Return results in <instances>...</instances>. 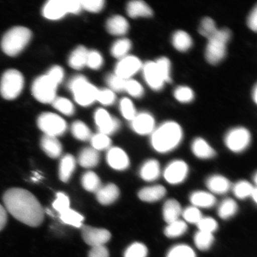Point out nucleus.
<instances>
[{"label":"nucleus","mask_w":257,"mask_h":257,"mask_svg":"<svg viewBox=\"0 0 257 257\" xmlns=\"http://www.w3.org/2000/svg\"><path fill=\"white\" fill-rule=\"evenodd\" d=\"M6 210L16 219L31 227H38L44 220L43 209L37 198L26 189H8L3 197Z\"/></svg>","instance_id":"nucleus-1"},{"label":"nucleus","mask_w":257,"mask_h":257,"mask_svg":"<svg viewBox=\"0 0 257 257\" xmlns=\"http://www.w3.org/2000/svg\"><path fill=\"white\" fill-rule=\"evenodd\" d=\"M183 139V131L175 121H168L160 125L151 134L150 144L154 150L161 154L172 152Z\"/></svg>","instance_id":"nucleus-2"},{"label":"nucleus","mask_w":257,"mask_h":257,"mask_svg":"<svg viewBox=\"0 0 257 257\" xmlns=\"http://www.w3.org/2000/svg\"><path fill=\"white\" fill-rule=\"evenodd\" d=\"M32 38V32L24 27L10 29L3 35L1 48L3 53L10 57H16L28 46Z\"/></svg>","instance_id":"nucleus-3"},{"label":"nucleus","mask_w":257,"mask_h":257,"mask_svg":"<svg viewBox=\"0 0 257 257\" xmlns=\"http://www.w3.org/2000/svg\"><path fill=\"white\" fill-rule=\"evenodd\" d=\"M231 32L227 29L218 30L216 33L209 38L205 50V57L207 62L216 64L224 59L226 53V46L229 41Z\"/></svg>","instance_id":"nucleus-4"},{"label":"nucleus","mask_w":257,"mask_h":257,"mask_svg":"<svg viewBox=\"0 0 257 257\" xmlns=\"http://www.w3.org/2000/svg\"><path fill=\"white\" fill-rule=\"evenodd\" d=\"M23 75L16 69H9L3 73L0 80V94L7 100L18 98L24 87Z\"/></svg>","instance_id":"nucleus-5"},{"label":"nucleus","mask_w":257,"mask_h":257,"mask_svg":"<svg viewBox=\"0 0 257 257\" xmlns=\"http://www.w3.org/2000/svg\"><path fill=\"white\" fill-rule=\"evenodd\" d=\"M81 9L79 0H50L44 5L43 15L49 20L55 21L67 14H78Z\"/></svg>","instance_id":"nucleus-6"},{"label":"nucleus","mask_w":257,"mask_h":257,"mask_svg":"<svg viewBox=\"0 0 257 257\" xmlns=\"http://www.w3.org/2000/svg\"><path fill=\"white\" fill-rule=\"evenodd\" d=\"M69 86L75 100L79 105L86 107L96 101L98 89L90 83L85 77H75L70 81Z\"/></svg>","instance_id":"nucleus-7"},{"label":"nucleus","mask_w":257,"mask_h":257,"mask_svg":"<svg viewBox=\"0 0 257 257\" xmlns=\"http://www.w3.org/2000/svg\"><path fill=\"white\" fill-rule=\"evenodd\" d=\"M57 86L46 75L41 76L32 84V94L42 103H52L56 98Z\"/></svg>","instance_id":"nucleus-8"},{"label":"nucleus","mask_w":257,"mask_h":257,"mask_svg":"<svg viewBox=\"0 0 257 257\" xmlns=\"http://www.w3.org/2000/svg\"><path fill=\"white\" fill-rule=\"evenodd\" d=\"M38 126L46 136L57 137L62 136L67 130L65 120L53 112H44L38 118Z\"/></svg>","instance_id":"nucleus-9"},{"label":"nucleus","mask_w":257,"mask_h":257,"mask_svg":"<svg viewBox=\"0 0 257 257\" xmlns=\"http://www.w3.org/2000/svg\"><path fill=\"white\" fill-rule=\"evenodd\" d=\"M251 136L248 130L243 127L232 128L224 137V144L230 152L240 153L244 152L249 146Z\"/></svg>","instance_id":"nucleus-10"},{"label":"nucleus","mask_w":257,"mask_h":257,"mask_svg":"<svg viewBox=\"0 0 257 257\" xmlns=\"http://www.w3.org/2000/svg\"><path fill=\"white\" fill-rule=\"evenodd\" d=\"M188 173L187 163L182 160H175L168 164L163 170V175L168 184L178 185L185 181Z\"/></svg>","instance_id":"nucleus-11"},{"label":"nucleus","mask_w":257,"mask_h":257,"mask_svg":"<svg viewBox=\"0 0 257 257\" xmlns=\"http://www.w3.org/2000/svg\"><path fill=\"white\" fill-rule=\"evenodd\" d=\"M82 236L85 242L92 247L104 246L111 239L108 230L89 226L82 227Z\"/></svg>","instance_id":"nucleus-12"},{"label":"nucleus","mask_w":257,"mask_h":257,"mask_svg":"<svg viewBox=\"0 0 257 257\" xmlns=\"http://www.w3.org/2000/svg\"><path fill=\"white\" fill-rule=\"evenodd\" d=\"M143 64L136 56H127L120 59L115 68V75L124 79H130L142 68Z\"/></svg>","instance_id":"nucleus-13"},{"label":"nucleus","mask_w":257,"mask_h":257,"mask_svg":"<svg viewBox=\"0 0 257 257\" xmlns=\"http://www.w3.org/2000/svg\"><path fill=\"white\" fill-rule=\"evenodd\" d=\"M95 121L99 133L109 136L114 134L120 127V122L112 117L104 109L99 108L95 113Z\"/></svg>","instance_id":"nucleus-14"},{"label":"nucleus","mask_w":257,"mask_h":257,"mask_svg":"<svg viewBox=\"0 0 257 257\" xmlns=\"http://www.w3.org/2000/svg\"><path fill=\"white\" fill-rule=\"evenodd\" d=\"M155 120L152 115L143 112L137 114L131 121V127L135 133L141 136L151 135L155 130Z\"/></svg>","instance_id":"nucleus-15"},{"label":"nucleus","mask_w":257,"mask_h":257,"mask_svg":"<svg viewBox=\"0 0 257 257\" xmlns=\"http://www.w3.org/2000/svg\"><path fill=\"white\" fill-rule=\"evenodd\" d=\"M143 69L144 79L150 87L156 91L162 89L165 82L155 62H147L143 66Z\"/></svg>","instance_id":"nucleus-16"},{"label":"nucleus","mask_w":257,"mask_h":257,"mask_svg":"<svg viewBox=\"0 0 257 257\" xmlns=\"http://www.w3.org/2000/svg\"><path fill=\"white\" fill-rule=\"evenodd\" d=\"M107 160L111 168L117 170H124L130 166V161L127 154L120 148L113 147L108 150Z\"/></svg>","instance_id":"nucleus-17"},{"label":"nucleus","mask_w":257,"mask_h":257,"mask_svg":"<svg viewBox=\"0 0 257 257\" xmlns=\"http://www.w3.org/2000/svg\"><path fill=\"white\" fill-rule=\"evenodd\" d=\"M206 186L210 192L214 195L226 194L232 188L229 180L220 175H213L208 177L206 181Z\"/></svg>","instance_id":"nucleus-18"},{"label":"nucleus","mask_w":257,"mask_h":257,"mask_svg":"<svg viewBox=\"0 0 257 257\" xmlns=\"http://www.w3.org/2000/svg\"><path fill=\"white\" fill-rule=\"evenodd\" d=\"M191 151L195 157L202 160L213 159L216 155V151L202 138H197L193 141Z\"/></svg>","instance_id":"nucleus-19"},{"label":"nucleus","mask_w":257,"mask_h":257,"mask_svg":"<svg viewBox=\"0 0 257 257\" xmlns=\"http://www.w3.org/2000/svg\"><path fill=\"white\" fill-rule=\"evenodd\" d=\"M162 173L161 167L158 161L149 159L145 162L140 170V176L144 181L154 182L159 178Z\"/></svg>","instance_id":"nucleus-20"},{"label":"nucleus","mask_w":257,"mask_h":257,"mask_svg":"<svg viewBox=\"0 0 257 257\" xmlns=\"http://www.w3.org/2000/svg\"><path fill=\"white\" fill-rule=\"evenodd\" d=\"M95 193L96 199L99 203L105 205L113 203L120 195L119 189L113 184L101 186Z\"/></svg>","instance_id":"nucleus-21"},{"label":"nucleus","mask_w":257,"mask_h":257,"mask_svg":"<svg viewBox=\"0 0 257 257\" xmlns=\"http://www.w3.org/2000/svg\"><path fill=\"white\" fill-rule=\"evenodd\" d=\"M166 192V189L163 185H152L141 189L138 193V197L144 202H154L162 200L165 197Z\"/></svg>","instance_id":"nucleus-22"},{"label":"nucleus","mask_w":257,"mask_h":257,"mask_svg":"<svg viewBox=\"0 0 257 257\" xmlns=\"http://www.w3.org/2000/svg\"><path fill=\"white\" fill-rule=\"evenodd\" d=\"M189 200L193 206L200 208H210L216 204V198L210 192L198 191L192 192Z\"/></svg>","instance_id":"nucleus-23"},{"label":"nucleus","mask_w":257,"mask_h":257,"mask_svg":"<svg viewBox=\"0 0 257 257\" xmlns=\"http://www.w3.org/2000/svg\"><path fill=\"white\" fill-rule=\"evenodd\" d=\"M182 213V208L179 202L175 199H169L163 207L164 220L168 224L180 219Z\"/></svg>","instance_id":"nucleus-24"},{"label":"nucleus","mask_w":257,"mask_h":257,"mask_svg":"<svg viewBox=\"0 0 257 257\" xmlns=\"http://www.w3.org/2000/svg\"><path fill=\"white\" fill-rule=\"evenodd\" d=\"M42 149L48 156L52 159H57L62 153V146L57 137L45 136L41 141Z\"/></svg>","instance_id":"nucleus-25"},{"label":"nucleus","mask_w":257,"mask_h":257,"mask_svg":"<svg viewBox=\"0 0 257 257\" xmlns=\"http://www.w3.org/2000/svg\"><path fill=\"white\" fill-rule=\"evenodd\" d=\"M106 28L109 33L121 36L127 33L130 25L123 16L117 15L108 19Z\"/></svg>","instance_id":"nucleus-26"},{"label":"nucleus","mask_w":257,"mask_h":257,"mask_svg":"<svg viewBox=\"0 0 257 257\" xmlns=\"http://www.w3.org/2000/svg\"><path fill=\"white\" fill-rule=\"evenodd\" d=\"M126 11L127 15L132 18H149L153 14L152 8L146 3L139 0L128 3Z\"/></svg>","instance_id":"nucleus-27"},{"label":"nucleus","mask_w":257,"mask_h":257,"mask_svg":"<svg viewBox=\"0 0 257 257\" xmlns=\"http://www.w3.org/2000/svg\"><path fill=\"white\" fill-rule=\"evenodd\" d=\"M79 165L84 168H92L98 165L99 154L93 148H85L79 153Z\"/></svg>","instance_id":"nucleus-28"},{"label":"nucleus","mask_w":257,"mask_h":257,"mask_svg":"<svg viewBox=\"0 0 257 257\" xmlns=\"http://www.w3.org/2000/svg\"><path fill=\"white\" fill-rule=\"evenodd\" d=\"M76 160L70 154H67L61 160L59 166V177L61 181L67 182L75 171Z\"/></svg>","instance_id":"nucleus-29"},{"label":"nucleus","mask_w":257,"mask_h":257,"mask_svg":"<svg viewBox=\"0 0 257 257\" xmlns=\"http://www.w3.org/2000/svg\"><path fill=\"white\" fill-rule=\"evenodd\" d=\"M88 53V51L85 47L80 46L77 47L69 58L70 67L75 70L83 68L86 64Z\"/></svg>","instance_id":"nucleus-30"},{"label":"nucleus","mask_w":257,"mask_h":257,"mask_svg":"<svg viewBox=\"0 0 257 257\" xmlns=\"http://www.w3.org/2000/svg\"><path fill=\"white\" fill-rule=\"evenodd\" d=\"M237 210L238 206L236 202L232 198H227L220 204L217 209V214L221 219L227 220L233 217Z\"/></svg>","instance_id":"nucleus-31"},{"label":"nucleus","mask_w":257,"mask_h":257,"mask_svg":"<svg viewBox=\"0 0 257 257\" xmlns=\"http://www.w3.org/2000/svg\"><path fill=\"white\" fill-rule=\"evenodd\" d=\"M173 46L177 50L185 52L192 46V38L188 33L183 31H176L172 37Z\"/></svg>","instance_id":"nucleus-32"},{"label":"nucleus","mask_w":257,"mask_h":257,"mask_svg":"<svg viewBox=\"0 0 257 257\" xmlns=\"http://www.w3.org/2000/svg\"><path fill=\"white\" fill-rule=\"evenodd\" d=\"M187 230V223L184 220L179 219L168 224L165 229V234L169 238H176L182 236Z\"/></svg>","instance_id":"nucleus-33"},{"label":"nucleus","mask_w":257,"mask_h":257,"mask_svg":"<svg viewBox=\"0 0 257 257\" xmlns=\"http://www.w3.org/2000/svg\"><path fill=\"white\" fill-rule=\"evenodd\" d=\"M81 183L85 190L91 192H96L102 186L98 175L91 171H88L83 174Z\"/></svg>","instance_id":"nucleus-34"},{"label":"nucleus","mask_w":257,"mask_h":257,"mask_svg":"<svg viewBox=\"0 0 257 257\" xmlns=\"http://www.w3.org/2000/svg\"><path fill=\"white\" fill-rule=\"evenodd\" d=\"M255 186H252L250 183L246 181H240L237 182L232 188L233 194L239 200L251 197L252 193Z\"/></svg>","instance_id":"nucleus-35"},{"label":"nucleus","mask_w":257,"mask_h":257,"mask_svg":"<svg viewBox=\"0 0 257 257\" xmlns=\"http://www.w3.org/2000/svg\"><path fill=\"white\" fill-rule=\"evenodd\" d=\"M132 43L130 40L122 38L115 42L111 47V53L112 56L117 59H123L127 56V54L130 51Z\"/></svg>","instance_id":"nucleus-36"},{"label":"nucleus","mask_w":257,"mask_h":257,"mask_svg":"<svg viewBox=\"0 0 257 257\" xmlns=\"http://www.w3.org/2000/svg\"><path fill=\"white\" fill-rule=\"evenodd\" d=\"M60 217L63 222L75 227H82V222L84 220L81 214L70 208L60 214Z\"/></svg>","instance_id":"nucleus-37"},{"label":"nucleus","mask_w":257,"mask_h":257,"mask_svg":"<svg viewBox=\"0 0 257 257\" xmlns=\"http://www.w3.org/2000/svg\"><path fill=\"white\" fill-rule=\"evenodd\" d=\"M214 238L213 233L202 232L198 230L194 236V242L196 246L201 250H207L214 242Z\"/></svg>","instance_id":"nucleus-38"},{"label":"nucleus","mask_w":257,"mask_h":257,"mask_svg":"<svg viewBox=\"0 0 257 257\" xmlns=\"http://www.w3.org/2000/svg\"><path fill=\"white\" fill-rule=\"evenodd\" d=\"M72 133L76 139L86 141L91 140V132L89 127L81 121H76L72 124Z\"/></svg>","instance_id":"nucleus-39"},{"label":"nucleus","mask_w":257,"mask_h":257,"mask_svg":"<svg viewBox=\"0 0 257 257\" xmlns=\"http://www.w3.org/2000/svg\"><path fill=\"white\" fill-rule=\"evenodd\" d=\"M181 216L184 218V221L186 223L195 224H197L198 221L201 219V218L203 217L200 209L193 206V205L182 210Z\"/></svg>","instance_id":"nucleus-40"},{"label":"nucleus","mask_w":257,"mask_h":257,"mask_svg":"<svg viewBox=\"0 0 257 257\" xmlns=\"http://www.w3.org/2000/svg\"><path fill=\"white\" fill-rule=\"evenodd\" d=\"M53 107L62 113L71 115L75 111V108L69 99L64 97L56 98L52 102Z\"/></svg>","instance_id":"nucleus-41"},{"label":"nucleus","mask_w":257,"mask_h":257,"mask_svg":"<svg viewBox=\"0 0 257 257\" xmlns=\"http://www.w3.org/2000/svg\"><path fill=\"white\" fill-rule=\"evenodd\" d=\"M167 257H196V255L190 246L181 244L170 249Z\"/></svg>","instance_id":"nucleus-42"},{"label":"nucleus","mask_w":257,"mask_h":257,"mask_svg":"<svg viewBox=\"0 0 257 257\" xmlns=\"http://www.w3.org/2000/svg\"><path fill=\"white\" fill-rule=\"evenodd\" d=\"M218 31L214 21L210 18H205L201 21L199 32L202 36L208 38H211Z\"/></svg>","instance_id":"nucleus-43"},{"label":"nucleus","mask_w":257,"mask_h":257,"mask_svg":"<svg viewBox=\"0 0 257 257\" xmlns=\"http://www.w3.org/2000/svg\"><path fill=\"white\" fill-rule=\"evenodd\" d=\"M93 149L96 151L104 150L111 146V140L107 135L101 133L95 135L91 138Z\"/></svg>","instance_id":"nucleus-44"},{"label":"nucleus","mask_w":257,"mask_h":257,"mask_svg":"<svg viewBox=\"0 0 257 257\" xmlns=\"http://www.w3.org/2000/svg\"><path fill=\"white\" fill-rule=\"evenodd\" d=\"M148 249L143 243L135 242L125 250L124 257H147Z\"/></svg>","instance_id":"nucleus-45"},{"label":"nucleus","mask_w":257,"mask_h":257,"mask_svg":"<svg viewBox=\"0 0 257 257\" xmlns=\"http://www.w3.org/2000/svg\"><path fill=\"white\" fill-rule=\"evenodd\" d=\"M120 109L122 115L126 120L132 121L137 115L136 109L133 102L127 98L121 99L120 102Z\"/></svg>","instance_id":"nucleus-46"},{"label":"nucleus","mask_w":257,"mask_h":257,"mask_svg":"<svg viewBox=\"0 0 257 257\" xmlns=\"http://www.w3.org/2000/svg\"><path fill=\"white\" fill-rule=\"evenodd\" d=\"M175 98L182 103H188L191 102L194 98V93L188 86H179L174 92Z\"/></svg>","instance_id":"nucleus-47"},{"label":"nucleus","mask_w":257,"mask_h":257,"mask_svg":"<svg viewBox=\"0 0 257 257\" xmlns=\"http://www.w3.org/2000/svg\"><path fill=\"white\" fill-rule=\"evenodd\" d=\"M199 230L210 233H213L218 229L217 221L211 217H202L196 224Z\"/></svg>","instance_id":"nucleus-48"},{"label":"nucleus","mask_w":257,"mask_h":257,"mask_svg":"<svg viewBox=\"0 0 257 257\" xmlns=\"http://www.w3.org/2000/svg\"><path fill=\"white\" fill-rule=\"evenodd\" d=\"M155 63L165 82H170V70H171V64H170V60L166 57H160L156 60Z\"/></svg>","instance_id":"nucleus-49"},{"label":"nucleus","mask_w":257,"mask_h":257,"mask_svg":"<svg viewBox=\"0 0 257 257\" xmlns=\"http://www.w3.org/2000/svg\"><path fill=\"white\" fill-rule=\"evenodd\" d=\"M124 91L136 98H140L144 94V88L140 83L134 79H127L125 83Z\"/></svg>","instance_id":"nucleus-50"},{"label":"nucleus","mask_w":257,"mask_h":257,"mask_svg":"<svg viewBox=\"0 0 257 257\" xmlns=\"http://www.w3.org/2000/svg\"><path fill=\"white\" fill-rule=\"evenodd\" d=\"M103 64V58L98 51L93 50L88 51L86 66L92 69L96 70L100 68Z\"/></svg>","instance_id":"nucleus-51"},{"label":"nucleus","mask_w":257,"mask_h":257,"mask_svg":"<svg viewBox=\"0 0 257 257\" xmlns=\"http://www.w3.org/2000/svg\"><path fill=\"white\" fill-rule=\"evenodd\" d=\"M96 101H98L101 104L105 105H110L113 104L115 101L114 92L111 89H98Z\"/></svg>","instance_id":"nucleus-52"},{"label":"nucleus","mask_w":257,"mask_h":257,"mask_svg":"<svg viewBox=\"0 0 257 257\" xmlns=\"http://www.w3.org/2000/svg\"><path fill=\"white\" fill-rule=\"evenodd\" d=\"M53 206L59 214L70 208L69 198L63 192L58 193L57 198L53 204Z\"/></svg>","instance_id":"nucleus-53"},{"label":"nucleus","mask_w":257,"mask_h":257,"mask_svg":"<svg viewBox=\"0 0 257 257\" xmlns=\"http://www.w3.org/2000/svg\"><path fill=\"white\" fill-rule=\"evenodd\" d=\"M126 79L116 75H110L107 78V82L112 91L121 92L124 91Z\"/></svg>","instance_id":"nucleus-54"},{"label":"nucleus","mask_w":257,"mask_h":257,"mask_svg":"<svg viewBox=\"0 0 257 257\" xmlns=\"http://www.w3.org/2000/svg\"><path fill=\"white\" fill-rule=\"evenodd\" d=\"M103 0H86V1H80L82 9H85L92 13H97L100 12L104 6Z\"/></svg>","instance_id":"nucleus-55"},{"label":"nucleus","mask_w":257,"mask_h":257,"mask_svg":"<svg viewBox=\"0 0 257 257\" xmlns=\"http://www.w3.org/2000/svg\"><path fill=\"white\" fill-rule=\"evenodd\" d=\"M46 75L57 85H59L63 81L64 76V70L60 66H54L50 69Z\"/></svg>","instance_id":"nucleus-56"},{"label":"nucleus","mask_w":257,"mask_h":257,"mask_svg":"<svg viewBox=\"0 0 257 257\" xmlns=\"http://www.w3.org/2000/svg\"><path fill=\"white\" fill-rule=\"evenodd\" d=\"M88 257H109L108 250L105 246L92 247Z\"/></svg>","instance_id":"nucleus-57"},{"label":"nucleus","mask_w":257,"mask_h":257,"mask_svg":"<svg viewBox=\"0 0 257 257\" xmlns=\"http://www.w3.org/2000/svg\"><path fill=\"white\" fill-rule=\"evenodd\" d=\"M248 25L250 30L256 32L257 29V8L253 9L248 18Z\"/></svg>","instance_id":"nucleus-58"},{"label":"nucleus","mask_w":257,"mask_h":257,"mask_svg":"<svg viewBox=\"0 0 257 257\" xmlns=\"http://www.w3.org/2000/svg\"><path fill=\"white\" fill-rule=\"evenodd\" d=\"M8 221V214L6 209L0 204V231L4 229Z\"/></svg>","instance_id":"nucleus-59"},{"label":"nucleus","mask_w":257,"mask_h":257,"mask_svg":"<svg viewBox=\"0 0 257 257\" xmlns=\"http://www.w3.org/2000/svg\"><path fill=\"white\" fill-rule=\"evenodd\" d=\"M252 98L253 99V101H254L255 102H256V100H257V88H256V86H255L254 88H253V92H252Z\"/></svg>","instance_id":"nucleus-60"},{"label":"nucleus","mask_w":257,"mask_h":257,"mask_svg":"<svg viewBox=\"0 0 257 257\" xmlns=\"http://www.w3.org/2000/svg\"><path fill=\"white\" fill-rule=\"evenodd\" d=\"M251 197L253 199V200L255 202H256L257 200V190L256 188H255L254 189H253V191L252 193Z\"/></svg>","instance_id":"nucleus-61"}]
</instances>
